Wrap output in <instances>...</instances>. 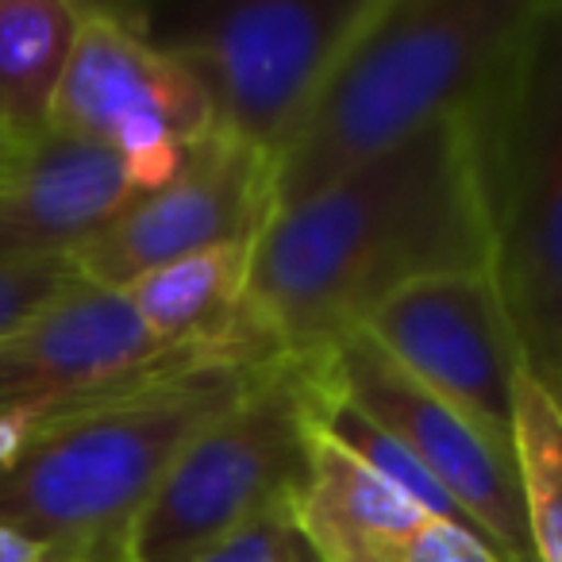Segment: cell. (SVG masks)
I'll return each mask as SVG.
<instances>
[{"instance_id":"6","label":"cell","mask_w":562,"mask_h":562,"mask_svg":"<svg viewBox=\"0 0 562 562\" xmlns=\"http://www.w3.org/2000/svg\"><path fill=\"white\" fill-rule=\"evenodd\" d=\"M313 385L281 355L170 467L124 543V562H193L258 513L281 505L305 474Z\"/></svg>"},{"instance_id":"3","label":"cell","mask_w":562,"mask_h":562,"mask_svg":"<svg viewBox=\"0 0 562 562\" xmlns=\"http://www.w3.org/2000/svg\"><path fill=\"white\" fill-rule=\"evenodd\" d=\"M531 4L378 0L273 162V209H297L416 135L470 116L513 55Z\"/></svg>"},{"instance_id":"12","label":"cell","mask_w":562,"mask_h":562,"mask_svg":"<svg viewBox=\"0 0 562 562\" xmlns=\"http://www.w3.org/2000/svg\"><path fill=\"white\" fill-rule=\"evenodd\" d=\"M112 150L50 132L0 162V266L70 258L139 201Z\"/></svg>"},{"instance_id":"19","label":"cell","mask_w":562,"mask_h":562,"mask_svg":"<svg viewBox=\"0 0 562 562\" xmlns=\"http://www.w3.org/2000/svg\"><path fill=\"white\" fill-rule=\"evenodd\" d=\"M55 413L58 408H16V413H0V470H9L12 462H16V454L27 447V439H32Z\"/></svg>"},{"instance_id":"16","label":"cell","mask_w":562,"mask_h":562,"mask_svg":"<svg viewBox=\"0 0 562 562\" xmlns=\"http://www.w3.org/2000/svg\"><path fill=\"white\" fill-rule=\"evenodd\" d=\"M513 454L531 562H562V408L531 378V370L516 378Z\"/></svg>"},{"instance_id":"13","label":"cell","mask_w":562,"mask_h":562,"mask_svg":"<svg viewBox=\"0 0 562 562\" xmlns=\"http://www.w3.org/2000/svg\"><path fill=\"white\" fill-rule=\"evenodd\" d=\"M308 562H413L431 513L313 420L305 474L285 497Z\"/></svg>"},{"instance_id":"10","label":"cell","mask_w":562,"mask_h":562,"mask_svg":"<svg viewBox=\"0 0 562 562\" xmlns=\"http://www.w3.org/2000/svg\"><path fill=\"white\" fill-rule=\"evenodd\" d=\"M273 155L209 132L178 178L139 196L101 235L70 255L74 270L104 290L227 243H258L273 220Z\"/></svg>"},{"instance_id":"4","label":"cell","mask_w":562,"mask_h":562,"mask_svg":"<svg viewBox=\"0 0 562 562\" xmlns=\"http://www.w3.org/2000/svg\"><path fill=\"white\" fill-rule=\"evenodd\" d=\"M490 224V270L528 370L562 351V0L531 16L467 116Z\"/></svg>"},{"instance_id":"9","label":"cell","mask_w":562,"mask_h":562,"mask_svg":"<svg viewBox=\"0 0 562 562\" xmlns=\"http://www.w3.org/2000/svg\"><path fill=\"white\" fill-rule=\"evenodd\" d=\"M408 378L513 443L516 378L528 370L493 270L439 273L385 297L359 324Z\"/></svg>"},{"instance_id":"8","label":"cell","mask_w":562,"mask_h":562,"mask_svg":"<svg viewBox=\"0 0 562 562\" xmlns=\"http://www.w3.org/2000/svg\"><path fill=\"white\" fill-rule=\"evenodd\" d=\"M316 385L378 420L401 439L454 505L485 531L505 562H531L524 493L513 443L474 424L467 413L408 378L367 331L351 328L301 355Z\"/></svg>"},{"instance_id":"17","label":"cell","mask_w":562,"mask_h":562,"mask_svg":"<svg viewBox=\"0 0 562 562\" xmlns=\"http://www.w3.org/2000/svg\"><path fill=\"white\" fill-rule=\"evenodd\" d=\"M81 273L70 258H47V262L27 266H0V336L32 321L35 313L74 290Z\"/></svg>"},{"instance_id":"18","label":"cell","mask_w":562,"mask_h":562,"mask_svg":"<svg viewBox=\"0 0 562 562\" xmlns=\"http://www.w3.org/2000/svg\"><path fill=\"white\" fill-rule=\"evenodd\" d=\"M193 562H308V554L290 520V508L281 501V505L258 513L255 520H247L243 528H235L220 543H212Z\"/></svg>"},{"instance_id":"11","label":"cell","mask_w":562,"mask_h":562,"mask_svg":"<svg viewBox=\"0 0 562 562\" xmlns=\"http://www.w3.org/2000/svg\"><path fill=\"white\" fill-rule=\"evenodd\" d=\"M201 347L220 344H158L124 293L81 278L43 313L0 336V413L81 405Z\"/></svg>"},{"instance_id":"14","label":"cell","mask_w":562,"mask_h":562,"mask_svg":"<svg viewBox=\"0 0 562 562\" xmlns=\"http://www.w3.org/2000/svg\"><path fill=\"white\" fill-rule=\"evenodd\" d=\"M250 262H255V243H227V247H212L158 266L120 293L132 301L150 336L166 347L220 344L273 355L243 316Z\"/></svg>"},{"instance_id":"2","label":"cell","mask_w":562,"mask_h":562,"mask_svg":"<svg viewBox=\"0 0 562 562\" xmlns=\"http://www.w3.org/2000/svg\"><path fill=\"white\" fill-rule=\"evenodd\" d=\"M270 362L250 347H201L124 390L58 408L0 470V524L43 551L124 562L135 520L181 451Z\"/></svg>"},{"instance_id":"20","label":"cell","mask_w":562,"mask_h":562,"mask_svg":"<svg viewBox=\"0 0 562 562\" xmlns=\"http://www.w3.org/2000/svg\"><path fill=\"white\" fill-rule=\"evenodd\" d=\"M43 554H47L43 547H35L32 539L0 524V562H40Z\"/></svg>"},{"instance_id":"21","label":"cell","mask_w":562,"mask_h":562,"mask_svg":"<svg viewBox=\"0 0 562 562\" xmlns=\"http://www.w3.org/2000/svg\"><path fill=\"white\" fill-rule=\"evenodd\" d=\"M531 378H536V382L543 385V390L554 397V405L562 408V351L554 355L551 362H543L539 370H531Z\"/></svg>"},{"instance_id":"22","label":"cell","mask_w":562,"mask_h":562,"mask_svg":"<svg viewBox=\"0 0 562 562\" xmlns=\"http://www.w3.org/2000/svg\"><path fill=\"white\" fill-rule=\"evenodd\" d=\"M40 562H86V559H74V554H55V551H47Z\"/></svg>"},{"instance_id":"5","label":"cell","mask_w":562,"mask_h":562,"mask_svg":"<svg viewBox=\"0 0 562 562\" xmlns=\"http://www.w3.org/2000/svg\"><path fill=\"white\" fill-rule=\"evenodd\" d=\"M374 9L378 0H235L143 32L201 86L212 132L278 162Z\"/></svg>"},{"instance_id":"23","label":"cell","mask_w":562,"mask_h":562,"mask_svg":"<svg viewBox=\"0 0 562 562\" xmlns=\"http://www.w3.org/2000/svg\"><path fill=\"white\" fill-rule=\"evenodd\" d=\"M12 155V147H9V143H4V139H0V162H4V158H9Z\"/></svg>"},{"instance_id":"7","label":"cell","mask_w":562,"mask_h":562,"mask_svg":"<svg viewBox=\"0 0 562 562\" xmlns=\"http://www.w3.org/2000/svg\"><path fill=\"white\" fill-rule=\"evenodd\" d=\"M55 132L112 150L147 196L178 178L189 150L212 132V112L186 66L150 43L143 20L81 4Z\"/></svg>"},{"instance_id":"15","label":"cell","mask_w":562,"mask_h":562,"mask_svg":"<svg viewBox=\"0 0 562 562\" xmlns=\"http://www.w3.org/2000/svg\"><path fill=\"white\" fill-rule=\"evenodd\" d=\"M81 32L70 0H0V139L27 150L55 132V104Z\"/></svg>"},{"instance_id":"1","label":"cell","mask_w":562,"mask_h":562,"mask_svg":"<svg viewBox=\"0 0 562 562\" xmlns=\"http://www.w3.org/2000/svg\"><path fill=\"white\" fill-rule=\"evenodd\" d=\"M490 258L474 143L459 116L278 212L255 243L243 316L273 355H305L413 281L490 270Z\"/></svg>"}]
</instances>
